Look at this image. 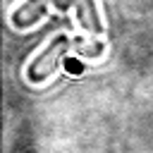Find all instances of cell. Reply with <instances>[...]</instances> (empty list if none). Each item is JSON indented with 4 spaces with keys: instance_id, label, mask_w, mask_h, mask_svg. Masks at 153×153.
<instances>
[{
    "instance_id": "obj_1",
    "label": "cell",
    "mask_w": 153,
    "mask_h": 153,
    "mask_svg": "<svg viewBox=\"0 0 153 153\" xmlns=\"http://www.w3.org/2000/svg\"><path fill=\"white\" fill-rule=\"evenodd\" d=\"M72 45V41L67 38V36H55L53 41H50V45L45 48V50H41L36 57H33V62L29 65V81H33V84H38V81H45L55 69H57V65H60V57L67 53V48Z\"/></svg>"
},
{
    "instance_id": "obj_5",
    "label": "cell",
    "mask_w": 153,
    "mask_h": 153,
    "mask_svg": "<svg viewBox=\"0 0 153 153\" xmlns=\"http://www.w3.org/2000/svg\"><path fill=\"white\" fill-rule=\"evenodd\" d=\"M55 2V7L60 10V12H65V10H69V5H72V0H53Z\"/></svg>"
},
{
    "instance_id": "obj_4",
    "label": "cell",
    "mask_w": 153,
    "mask_h": 153,
    "mask_svg": "<svg viewBox=\"0 0 153 153\" xmlns=\"http://www.w3.org/2000/svg\"><path fill=\"white\" fill-rule=\"evenodd\" d=\"M72 48H74L81 57H91V60L103 53V43H100V41H96V38L86 41V38H81V36H74V38H72Z\"/></svg>"
},
{
    "instance_id": "obj_2",
    "label": "cell",
    "mask_w": 153,
    "mask_h": 153,
    "mask_svg": "<svg viewBox=\"0 0 153 153\" xmlns=\"http://www.w3.org/2000/svg\"><path fill=\"white\" fill-rule=\"evenodd\" d=\"M43 14H45V0H26L19 10H14L12 24L19 26V29H29L36 22H41Z\"/></svg>"
},
{
    "instance_id": "obj_3",
    "label": "cell",
    "mask_w": 153,
    "mask_h": 153,
    "mask_svg": "<svg viewBox=\"0 0 153 153\" xmlns=\"http://www.w3.org/2000/svg\"><path fill=\"white\" fill-rule=\"evenodd\" d=\"M76 19H79L81 29L91 31L93 36L103 33V24H100V17H98L96 0H76Z\"/></svg>"
}]
</instances>
